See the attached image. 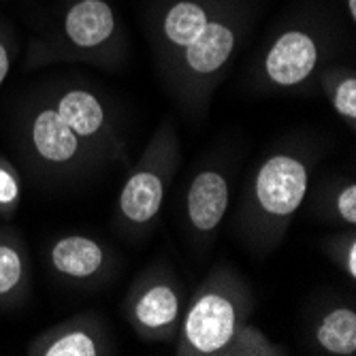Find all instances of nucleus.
<instances>
[{
  "label": "nucleus",
  "instance_id": "18",
  "mask_svg": "<svg viewBox=\"0 0 356 356\" xmlns=\"http://www.w3.org/2000/svg\"><path fill=\"white\" fill-rule=\"evenodd\" d=\"M286 354L288 350L275 343L273 339H269V335L263 329H258L254 325L252 318L243 322L237 329V333L231 337V341L220 352V356H286Z\"/></svg>",
  "mask_w": 356,
  "mask_h": 356
},
{
  "label": "nucleus",
  "instance_id": "1",
  "mask_svg": "<svg viewBox=\"0 0 356 356\" xmlns=\"http://www.w3.org/2000/svg\"><path fill=\"white\" fill-rule=\"evenodd\" d=\"M322 156L320 141L293 139L271 149L254 169L235 211V233L252 254L267 256L280 248L305 205Z\"/></svg>",
  "mask_w": 356,
  "mask_h": 356
},
{
  "label": "nucleus",
  "instance_id": "15",
  "mask_svg": "<svg viewBox=\"0 0 356 356\" xmlns=\"http://www.w3.org/2000/svg\"><path fill=\"white\" fill-rule=\"evenodd\" d=\"M32 293V258L19 229L0 224V312L19 309Z\"/></svg>",
  "mask_w": 356,
  "mask_h": 356
},
{
  "label": "nucleus",
  "instance_id": "20",
  "mask_svg": "<svg viewBox=\"0 0 356 356\" xmlns=\"http://www.w3.org/2000/svg\"><path fill=\"white\" fill-rule=\"evenodd\" d=\"M24 201V177L11 158L0 154V220H13Z\"/></svg>",
  "mask_w": 356,
  "mask_h": 356
},
{
  "label": "nucleus",
  "instance_id": "7",
  "mask_svg": "<svg viewBox=\"0 0 356 356\" xmlns=\"http://www.w3.org/2000/svg\"><path fill=\"white\" fill-rule=\"evenodd\" d=\"M181 165V143L171 118L156 126L139 160L128 171L113 209L115 231L128 241L152 235Z\"/></svg>",
  "mask_w": 356,
  "mask_h": 356
},
{
  "label": "nucleus",
  "instance_id": "8",
  "mask_svg": "<svg viewBox=\"0 0 356 356\" xmlns=\"http://www.w3.org/2000/svg\"><path fill=\"white\" fill-rule=\"evenodd\" d=\"M186 307V288L167 261H156L135 275L122 301V316L137 339L173 343Z\"/></svg>",
  "mask_w": 356,
  "mask_h": 356
},
{
  "label": "nucleus",
  "instance_id": "22",
  "mask_svg": "<svg viewBox=\"0 0 356 356\" xmlns=\"http://www.w3.org/2000/svg\"><path fill=\"white\" fill-rule=\"evenodd\" d=\"M341 3H343V11L348 15L350 26H354L356 24V0H341Z\"/></svg>",
  "mask_w": 356,
  "mask_h": 356
},
{
  "label": "nucleus",
  "instance_id": "10",
  "mask_svg": "<svg viewBox=\"0 0 356 356\" xmlns=\"http://www.w3.org/2000/svg\"><path fill=\"white\" fill-rule=\"evenodd\" d=\"M49 273L64 286L77 290H99L113 282L120 271L118 252L92 235L67 233L45 248Z\"/></svg>",
  "mask_w": 356,
  "mask_h": 356
},
{
  "label": "nucleus",
  "instance_id": "4",
  "mask_svg": "<svg viewBox=\"0 0 356 356\" xmlns=\"http://www.w3.org/2000/svg\"><path fill=\"white\" fill-rule=\"evenodd\" d=\"M11 137L28 173L43 181L86 179L109 167L39 90L28 94L13 113Z\"/></svg>",
  "mask_w": 356,
  "mask_h": 356
},
{
  "label": "nucleus",
  "instance_id": "12",
  "mask_svg": "<svg viewBox=\"0 0 356 356\" xmlns=\"http://www.w3.org/2000/svg\"><path fill=\"white\" fill-rule=\"evenodd\" d=\"M115 352L107 316L99 309L64 318L26 343V354L30 356H111Z\"/></svg>",
  "mask_w": 356,
  "mask_h": 356
},
{
  "label": "nucleus",
  "instance_id": "13",
  "mask_svg": "<svg viewBox=\"0 0 356 356\" xmlns=\"http://www.w3.org/2000/svg\"><path fill=\"white\" fill-rule=\"evenodd\" d=\"M231 205V175L222 165H205L192 175L186 199L184 220L192 245L199 252L209 248Z\"/></svg>",
  "mask_w": 356,
  "mask_h": 356
},
{
  "label": "nucleus",
  "instance_id": "5",
  "mask_svg": "<svg viewBox=\"0 0 356 356\" xmlns=\"http://www.w3.org/2000/svg\"><path fill=\"white\" fill-rule=\"evenodd\" d=\"M254 307L256 297L248 277L229 261L216 263L186 299L173 352L177 356H220L237 329L252 318Z\"/></svg>",
  "mask_w": 356,
  "mask_h": 356
},
{
  "label": "nucleus",
  "instance_id": "3",
  "mask_svg": "<svg viewBox=\"0 0 356 356\" xmlns=\"http://www.w3.org/2000/svg\"><path fill=\"white\" fill-rule=\"evenodd\" d=\"M126 58L128 35L111 0H62L51 24L28 43L24 67L90 64L120 71Z\"/></svg>",
  "mask_w": 356,
  "mask_h": 356
},
{
  "label": "nucleus",
  "instance_id": "19",
  "mask_svg": "<svg viewBox=\"0 0 356 356\" xmlns=\"http://www.w3.org/2000/svg\"><path fill=\"white\" fill-rule=\"evenodd\" d=\"M329 261L350 280H356V229H339L320 241Z\"/></svg>",
  "mask_w": 356,
  "mask_h": 356
},
{
  "label": "nucleus",
  "instance_id": "2",
  "mask_svg": "<svg viewBox=\"0 0 356 356\" xmlns=\"http://www.w3.org/2000/svg\"><path fill=\"white\" fill-rule=\"evenodd\" d=\"M252 0H222L199 39L190 43L160 75L165 90L188 120H203L211 99L250 35Z\"/></svg>",
  "mask_w": 356,
  "mask_h": 356
},
{
  "label": "nucleus",
  "instance_id": "9",
  "mask_svg": "<svg viewBox=\"0 0 356 356\" xmlns=\"http://www.w3.org/2000/svg\"><path fill=\"white\" fill-rule=\"evenodd\" d=\"M37 90L107 165L128 163V145L118 113L99 90L71 79L49 81Z\"/></svg>",
  "mask_w": 356,
  "mask_h": 356
},
{
  "label": "nucleus",
  "instance_id": "14",
  "mask_svg": "<svg viewBox=\"0 0 356 356\" xmlns=\"http://www.w3.org/2000/svg\"><path fill=\"white\" fill-rule=\"evenodd\" d=\"M305 343L314 354L354 356L356 354V307L350 299L320 303L307 320Z\"/></svg>",
  "mask_w": 356,
  "mask_h": 356
},
{
  "label": "nucleus",
  "instance_id": "11",
  "mask_svg": "<svg viewBox=\"0 0 356 356\" xmlns=\"http://www.w3.org/2000/svg\"><path fill=\"white\" fill-rule=\"evenodd\" d=\"M222 0H160L147 17V39L158 77L199 39Z\"/></svg>",
  "mask_w": 356,
  "mask_h": 356
},
{
  "label": "nucleus",
  "instance_id": "6",
  "mask_svg": "<svg viewBox=\"0 0 356 356\" xmlns=\"http://www.w3.org/2000/svg\"><path fill=\"white\" fill-rule=\"evenodd\" d=\"M339 41L331 26L295 19L267 39L250 69V83L263 94H312L318 75L335 60Z\"/></svg>",
  "mask_w": 356,
  "mask_h": 356
},
{
  "label": "nucleus",
  "instance_id": "16",
  "mask_svg": "<svg viewBox=\"0 0 356 356\" xmlns=\"http://www.w3.org/2000/svg\"><path fill=\"white\" fill-rule=\"evenodd\" d=\"M305 201H309L316 220L339 229H356V181L352 177L329 175L312 181Z\"/></svg>",
  "mask_w": 356,
  "mask_h": 356
},
{
  "label": "nucleus",
  "instance_id": "21",
  "mask_svg": "<svg viewBox=\"0 0 356 356\" xmlns=\"http://www.w3.org/2000/svg\"><path fill=\"white\" fill-rule=\"evenodd\" d=\"M19 56V37L15 28L0 17V90L7 83L13 64Z\"/></svg>",
  "mask_w": 356,
  "mask_h": 356
},
{
  "label": "nucleus",
  "instance_id": "17",
  "mask_svg": "<svg viewBox=\"0 0 356 356\" xmlns=\"http://www.w3.org/2000/svg\"><path fill=\"white\" fill-rule=\"evenodd\" d=\"M316 88L329 101L335 115L348 126V131H356V71L346 62H329L318 75Z\"/></svg>",
  "mask_w": 356,
  "mask_h": 356
}]
</instances>
